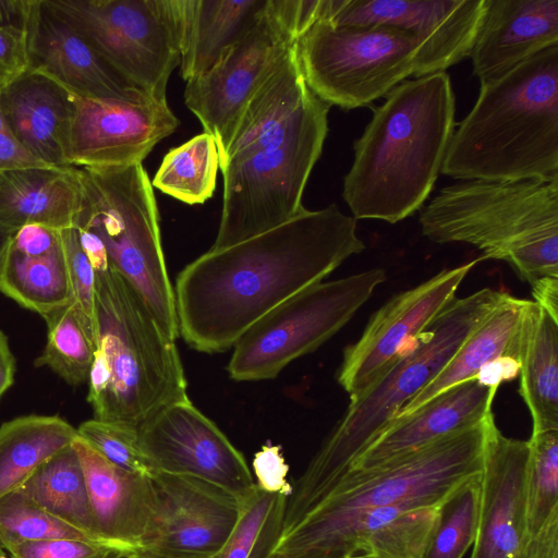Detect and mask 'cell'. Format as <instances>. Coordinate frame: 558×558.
Masks as SVG:
<instances>
[{"mask_svg": "<svg viewBox=\"0 0 558 558\" xmlns=\"http://www.w3.org/2000/svg\"><path fill=\"white\" fill-rule=\"evenodd\" d=\"M364 248L356 219L336 204L305 208L272 229L209 248L177 277L179 333L197 351H227L265 314Z\"/></svg>", "mask_w": 558, "mask_h": 558, "instance_id": "1", "label": "cell"}, {"mask_svg": "<svg viewBox=\"0 0 558 558\" xmlns=\"http://www.w3.org/2000/svg\"><path fill=\"white\" fill-rule=\"evenodd\" d=\"M385 97L354 142L342 197L356 220L396 223L433 190L454 131L456 99L446 72L405 80Z\"/></svg>", "mask_w": 558, "mask_h": 558, "instance_id": "2", "label": "cell"}, {"mask_svg": "<svg viewBox=\"0 0 558 558\" xmlns=\"http://www.w3.org/2000/svg\"><path fill=\"white\" fill-rule=\"evenodd\" d=\"M440 172L487 181L558 175V46L481 84L473 108L453 131Z\"/></svg>", "mask_w": 558, "mask_h": 558, "instance_id": "3", "label": "cell"}, {"mask_svg": "<svg viewBox=\"0 0 558 558\" xmlns=\"http://www.w3.org/2000/svg\"><path fill=\"white\" fill-rule=\"evenodd\" d=\"M92 265L97 345L87 401L94 418L138 427L162 408L189 398L180 354L109 259Z\"/></svg>", "mask_w": 558, "mask_h": 558, "instance_id": "4", "label": "cell"}, {"mask_svg": "<svg viewBox=\"0 0 558 558\" xmlns=\"http://www.w3.org/2000/svg\"><path fill=\"white\" fill-rule=\"evenodd\" d=\"M502 294L504 291L484 288L464 298L456 296L359 399L350 401L341 420L292 485L283 531L324 496L402 407L441 372Z\"/></svg>", "mask_w": 558, "mask_h": 558, "instance_id": "5", "label": "cell"}, {"mask_svg": "<svg viewBox=\"0 0 558 558\" xmlns=\"http://www.w3.org/2000/svg\"><path fill=\"white\" fill-rule=\"evenodd\" d=\"M424 236L466 243L507 262L531 287L558 278V175L452 184L421 210Z\"/></svg>", "mask_w": 558, "mask_h": 558, "instance_id": "6", "label": "cell"}, {"mask_svg": "<svg viewBox=\"0 0 558 558\" xmlns=\"http://www.w3.org/2000/svg\"><path fill=\"white\" fill-rule=\"evenodd\" d=\"M330 106L312 90L264 129L232 137L225 160L220 248L287 222L305 207L303 193L328 133Z\"/></svg>", "mask_w": 558, "mask_h": 558, "instance_id": "7", "label": "cell"}, {"mask_svg": "<svg viewBox=\"0 0 558 558\" xmlns=\"http://www.w3.org/2000/svg\"><path fill=\"white\" fill-rule=\"evenodd\" d=\"M78 169L84 208L75 228L98 235L111 266L175 340L180 333L174 290L165 262L158 207L143 163Z\"/></svg>", "mask_w": 558, "mask_h": 558, "instance_id": "8", "label": "cell"}, {"mask_svg": "<svg viewBox=\"0 0 558 558\" xmlns=\"http://www.w3.org/2000/svg\"><path fill=\"white\" fill-rule=\"evenodd\" d=\"M294 47L308 88L345 110L385 97L416 69L415 39L392 26L341 25L318 16Z\"/></svg>", "mask_w": 558, "mask_h": 558, "instance_id": "9", "label": "cell"}, {"mask_svg": "<svg viewBox=\"0 0 558 558\" xmlns=\"http://www.w3.org/2000/svg\"><path fill=\"white\" fill-rule=\"evenodd\" d=\"M385 279L384 269L373 268L318 282L288 299L236 340L227 366L230 377L239 381L276 377L338 332Z\"/></svg>", "mask_w": 558, "mask_h": 558, "instance_id": "10", "label": "cell"}, {"mask_svg": "<svg viewBox=\"0 0 558 558\" xmlns=\"http://www.w3.org/2000/svg\"><path fill=\"white\" fill-rule=\"evenodd\" d=\"M316 8L317 0H269L217 64L186 82L185 105L215 138L220 166L247 102L314 21Z\"/></svg>", "mask_w": 558, "mask_h": 558, "instance_id": "11", "label": "cell"}, {"mask_svg": "<svg viewBox=\"0 0 558 558\" xmlns=\"http://www.w3.org/2000/svg\"><path fill=\"white\" fill-rule=\"evenodd\" d=\"M116 71L166 100L180 64L179 0H46Z\"/></svg>", "mask_w": 558, "mask_h": 558, "instance_id": "12", "label": "cell"}, {"mask_svg": "<svg viewBox=\"0 0 558 558\" xmlns=\"http://www.w3.org/2000/svg\"><path fill=\"white\" fill-rule=\"evenodd\" d=\"M485 0H322L320 14L341 25H386L405 31L417 46L414 77L470 56Z\"/></svg>", "mask_w": 558, "mask_h": 558, "instance_id": "13", "label": "cell"}, {"mask_svg": "<svg viewBox=\"0 0 558 558\" xmlns=\"http://www.w3.org/2000/svg\"><path fill=\"white\" fill-rule=\"evenodd\" d=\"M137 433L151 473L201 478L240 499L255 487L243 454L189 398L159 410Z\"/></svg>", "mask_w": 558, "mask_h": 558, "instance_id": "14", "label": "cell"}, {"mask_svg": "<svg viewBox=\"0 0 558 558\" xmlns=\"http://www.w3.org/2000/svg\"><path fill=\"white\" fill-rule=\"evenodd\" d=\"M481 258L444 269L428 280L395 295L368 320L360 339L348 345L338 383L359 399L398 359L403 349L425 331Z\"/></svg>", "mask_w": 558, "mask_h": 558, "instance_id": "15", "label": "cell"}, {"mask_svg": "<svg viewBox=\"0 0 558 558\" xmlns=\"http://www.w3.org/2000/svg\"><path fill=\"white\" fill-rule=\"evenodd\" d=\"M153 512L144 549L173 558H213L231 535L242 500L201 478L153 472Z\"/></svg>", "mask_w": 558, "mask_h": 558, "instance_id": "16", "label": "cell"}, {"mask_svg": "<svg viewBox=\"0 0 558 558\" xmlns=\"http://www.w3.org/2000/svg\"><path fill=\"white\" fill-rule=\"evenodd\" d=\"M64 157L76 168H119L143 160L180 124L167 99L132 102L73 95Z\"/></svg>", "mask_w": 558, "mask_h": 558, "instance_id": "17", "label": "cell"}, {"mask_svg": "<svg viewBox=\"0 0 558 558\" xmlns=\"http://www.w3.org/2000/svg\"><path fill=\"white\" fill-rule=\"evenodd\" d=\"M527 440L505 436L493 413L485 421L478 527L470 558H521L526 543Z\"/></svg>", "mask_w": 558, "mask_h": 558, "instance_id": "18", "label": "cell"}, {"mask_svg": "<svg viewBox=\"0 0 558 558\" xmlns=\"http://www.w3.org/2000/svg\"><path fill=\"white\" fill-rule=\"evenodd\" d=\"M25 32L28 70L71 94L132 102L154 99L116 71L46 0H33Z\"/></svg>", "mask_w": 558, "mask_h": 558, "instance_id": "19", "label": "cell"}, {"mask_svg": "<svg viewBox=\"0 0 558 558\" xmlns=\"http://www.w3.org/2000/svg\"><path fill=\"white\" fill-rule=\"evenodd\" d=\"M497 390L477 378L444 390L414 411L391 420L349 469L385 463L483 423L492 413Z\"/></svg>", "mask_w": 558, "mask_h": 558, "instance_id": "20", "label": "cell"}, {"mask_svg": "<svg viewBox=\"0 0 558 558\" xmlns=\"http://www.w3.org/2000/svg\"><path fill=\"white\" fill-rule=\"evenodd\" d=\"M558 46V0H485L470 52L481 84Z\"/></svg>", "mask_w": 558, "mask_h": 558, "instance_id": "21", "label": "cell"}, {"mask_svg": "<svg viewBox=\"0 0 558 558\" xmlns=\"http://www.w3.org/2000/svg\"><path fill=\"white\" fill-rule=\"evenodd\" d=\"M72 445L84 470L96 537L128 551L142 548L153 512L149 476L112 464L78 436Z\"/></svg>", "mask_w": 558, "mask_h": 558, "instance_id": "22", "label": "cell"}, {"mask_svg": "<svg viewBox=\"0 0 558 558\" xmlns=\"http://www.w3.org/2000/svg\"><path fill=\"white\" fill-rule=\"evenodd\" d=\"M0 106L10 133L28 153L48 166H66L64 144L73 94L28 70L0 93Z\"/></svg>", "mask_w": 558, "mask_h": 558, "instance_id": "23", "label": "cell"}, {"mask_svg": "<svg viewBox=\"0 0 558 558\" xmlns=\"http://www.w3.org/2000/svg\"><path fill=\"white\" fill-rule=\"evenodd\" d=\"M84 208L80 169L44 166L0 170V225L75 228Z\"/></svg>", "mask_w": 558, "mask_h": 558, "instance_id": "24", "label": "cell"}, {"mask_svg": "<svg viewBox=\"0 0 558 558\" xmlns=\"http://www.w3.org/2000/svg\"><path fill=\"white\" fill-rule=\"evenodd\" d=\"M530 300L504 292L497 304L466 336L441 372L399 411L405 415L444 390L476 378L488 366L507 357L519 362L523 317Z\"/></svg>", "mask_w": 558, "mask_h": 558, "instance_id": "25", "label": "cell"}, {"mask_svg": "<svg viewBox=\"0 0 558 558\" xmlns=\"http://www.w3.org/2000/svg\"><path fill=\"white\" fill-rule=\"evenodd\" d=\"M269 0H179L180 72L185 82L207 73L256 23Z\"/></svg>", "mask_w": 558, "mask_h": 558, "instance_id": "26", "label": "cell"}, {"mask_svg": "<svg viewBox=\"0 0 558 558\" xmlns=\"http://www.w3.org/2000/svg\"><path fill=\"white\" fill-rule=\"evenodd\" d=\"M519 375L532 433L558 430V318L534 301H529L523 317Z\"/></svg>", "mask_w": 558, "mask_h": 558, "instance_id": "27", "label": "cell"}, {"mask_svg": "<svg viewBox=\"0 0 558 558\" xmlns=\"http://www.w3.org/2000/svg\"><path fill=\"white\" fill-rule=\"evenodd\" d=\"M74 428L57 415H27L0 426V498L19 490L49 458L71 446Z\"/></svg>", "mask_w": 558, "mask_h": 558, "instance_id": "28", "label": "cell"}, {"mask_svg": "<svg viewBox=\"0 0 558 558\" xmlns=\"http://www.w3.org/2000/svg\"><path fill=\"white\" fill-rule=\"evenodd\" d=\"M0 292L43 318L73 301L66 259L61 243L37 254L8 250Z\"/></svg>", "mask_w": 558, "mask_h": 558, "instance_id": "29", "label": "cell"}, {"mask_svg": "<svg viewBox=\"0 0 558 558\" xmlns=\"http://www.w3.org/2000/svg\"><path fill=\"white\" fill-rule=\"evenodd\" d=\"M19 492L46 512L100 542L94 533L86 478L73 445L45 461Z\"/></svg>", "mask_w": 558, "mask_h": 558, "instance_id": "30", "label": "cell"}, {"mask_svg": "<svg viewBox=\"0 0 558 558\" xmlns=\"http://www.w3.org/2000/svg\"><path fill=\"white\" fill-rule=\"evenodd\" d=\"M219 169L217 143L204 131L165 155L151 185L185 204H204L215 192Z\"/></svg>", "mask_w": 558, "mask_h": 558, "instance_id": "31", "label": "cell"}, {"mask_svg": "<svg viewBox=\"0 0 558 558\" xmlns=\"http://www.w3.org/2000/svg\"><path fill=\"white\" fill-rule=\"evenodd\" d=\"M288 496L256 486L242 500L239 520L213 558H268L283 531Z\"/></svg>", "mask_w": 558, "mask_h": 558, "instance_id": "32", "label": "cell"}, {"mask_svg": "<svg viewBox=\"0 0 558 558\" xmlns=\"http://www.w3.org/2000/svg\"><path fill=\"white\" fill-rule=\"evenodd\" d=\"M44 319L48 327L47 344L35 365L49 367L72 386L88 381L96 347L73 301Z\"/></svg>", "mask_w": 558, "mask_h": 558, "instance_id": "33", "label": "cell"}, {"mask_svg": "<svg viewBox=\"0 0 558 558\" xmlns=\"http://www.w3.org/2000/svg\"><path fill=\"white\" fill-rule=\"evenodd\" d=\"M527 441L526 534L530 537L558 517V430L532 433Z\"/></svg>", "mask_w": 558, "mask_h": 558, "instance_id": "34", "label": "cell"}, {"mask_svg": "<svg viewBox=\"0 0 558 558\" xmlns=\"http://www.w3.org/2000/svg\"><path fill=\"white\" fill-rule=\"evenodd\" d=\"M480 480L464 485L441 506L423 558H463L473 546L480 518Z\"/></svg>", "mask_w": 558, "mask_h": 558, "instance_id": "35", "label": "cell"}, {"mask_svg": "<svg viewBox=\"0 0 558 558\" xmlns=\"http://www.w3.org/2000/svg\"><path fill=\"white\" fill-rule=\"evenodd\" d=\"M51 538L95 541L27 500L19 490L0 498V546H13ZM101 543V542H100Z\"/></svg>", "mask_w": 558, "mask_h": 558, "instance_id": "36", "label": "cell"}, {"mask_svg": "<svg viewBox=\"0 0 558 558\" xmlns=\"http://www.w3.org/2000/svg\"><path fill=\"white\" fill-rule=\"evenodd\" d=\"M77 436L112 464L150 476L151 470L140 447L137 427L92 418L76 428Z\"/></svg>", "mask_w": 558, "mask_h": 558, "instance_id": "37", "label": "cell"}, {"mask_svg": "<svg viewBox=\"0 0 558 558\" xmlns=\"http://www.w3.org/2000/svg\"><path fill=\"white\" fill-rule=\"evenodd\" d=\"M60 236L66 259L73 303L85 330L96 347L95 270L81 245L77 228L60 230Z\"/></svg>", "mask_w": 558, "mask_h": 558, "instance_id": "38", "label": "cell"}, {"mask_svg": "<svg viewBox=\"0 0 558 558\" xmlns=\"http://www.w3.org/2000/svg\"><path fill=\"white\" fill-rule=\"evenodd\" d=\"M8 551L11 558H123L132 553L105 543L76 538L28 542Z\"/></svg>", "mask_w": 558, "mask_h": 558, "instance_id": "39", "label": "cell"}, {"mask_svg": "<svg viewBox=\"0 0 558 558\" xmlns=\"http://www.w3.org/2000/svg\"><path fill=\"white\" fill-rule=\"evenodd\" d=\"M28 69L25 29L0 27V93Z\"/></svg>", "mask_w": 558, "mask_h": 558, "instance_id": "40", "label": "cell"}, {"mask_svg": "<svg viewBox=\"0 0 558 558\" xmlns=\"http://www.w3.org/2000/svg\"><path fill=\"white\" fill-rule=\"evenodd\" d=\"M256 486L268 493L284 494L290 497L292 485L287 481L289 465L281 452V446L264 445L253 459Z\"/></svg>", "mask_w": 558, "mask_h": 558, "instance_id": "41", "label": "cell"}, {"mask_svg": "<svg viewBox=\"0 0 558 558\" xmlns=\"http://www.w3.org/2000/svg\"><path fill=\"white\" fill-rule=\"evenodd\" d=\"M521 558H558V517L527 537Z\"/></svg>", "mask_w": 558, "mask_h": 558, "instance_id": "42", "label": "cell"}, {"mask_svg": "<svg viewBox=\"0 0 558 558\" xmlns=\"http://www.w3.org/2000/svg\"><path fill=\"white\" fill-rule=\"evenodd\" d=\"M48 166L28 153L11 133H0V170Z\"/></svg>", "mask_w": 558, "mask_h": 558, "instance_id": "43", "label": "cell"}, {"mask_svg": "<svg viewBox=\"0 0 558 558\" xmlns=\"http://www.w3.org/2000/svg\"><path fill=\"white\" fill-rule=\"evenodd\" d=\"M33 0H0V27L25 29Z\"/></svg>", "mask_w": 558, "mask_h": 558, "instance_id": "44", "label": "cell"}, {"mask_svg": "<svg viewBox=\"0 0 558 558\" xmlns=\"http://www.w3.org/2000/svg\"><path fill=\"white\" fill-rule=\"evenodd\" d=\"M534 302L558 318V278L544 279L532 287Z\"/></svg>", "mask_w": 558, "mask_h": 558, "instance_id": "45", "label": "cell"}, {"mask_svg": "<svg viewBox=\"0 0 558 558\" xmlns=\"http://www.w3.org/2000/svg\"><path fill=\"white\" fill-rule=\"evenodd\" d=\"M15 369V359L8 337L0 330V398L13 385Z\"/></svg>", "mask_w": 558, "mask_h": 558, "instance_id": "46", "label": "cell"}, {"mask_svg": "<svg viewBox=\"0 0 558 558\" xmlns=\"http://www.w3.org/2000/svg\"><path fill=\"white\" fill-rule=\"evenodd\" d=\"M15 232L0 225V278L4 259Z\"/></svg>", "mask_w": 558, "mask_h": 558, "instance_id": "47", "label": "cell"}, {"mask_svg": "<svg viewBox=\"0 0 558 558\" xmlns=\"http://www.w3.org/2000/svg\"><path fill=\"white\" fill-rule=\"evenodd\" d=\"M130 558H173V557H168V556L160 555V554H157V553L144 549V548H140V549L134 550L130 555Z\"/></svg>", "mask_w": 558, "mask_h": 558, "instance_id": "48", "label": "cell"}, {"mask_svg": "<svg viewBox=\"0 0 558 558\" xmlns=\"http://www.w3.org/2000/svg\"><path fill=\"white\" fill-rule=\"evenodd\" d=\"M0 133H10V131L5 124V120H4V117L2 113L1 106H0Z\"/></svg>", "mask_w": 558, "mask_h": 558, "instance_id": "49", "label": "cell"}, {"mask_svg": "<svg viewBox=\"0 0 558 558\" xmlns=\"http://www.w3.org/2000/svg\"><path fill=\"white\" fill-rule=\"evenodd\" d=\"M0 558H7L3 548L0 546Z\"/></svg>", "mask_w": 558, "mask_h": 558, "instance_id": "50", "label": "cell"}, {"mask_svg": "<svg viewBox=\"0 0 558 558\" xmlns=\"http://www.w3.org/2000/svg\"><path fill=\"white\" fill-rule=\"evenodd\" d=\"M132 553H133V551H132ZM132 553H131V554H132ZM131 554H130V555H131ZM130 555H129V556H126V557H123V558H130Z\"/></svg>", "mask_w": 558, "mask_h": 558, "instance_id": "51", "label": "cell"}]
</instances>
